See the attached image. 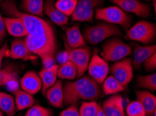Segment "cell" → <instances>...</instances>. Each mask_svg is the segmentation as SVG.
<instances>
[{
  "label": "cell",
  "instance_id": "cell-1",
  "mask_svg": "<svg viewBox=\"0 0 156 116\" xmlns=\"http://www.w3.org/2000/svg\"><path fill=\"white\" fill-rule=\"evenodd\" d=\"M2 8L6 14L13 18H18L22 21L28 35L47 41L56 42L53 27L43 19L20 11L11 1L2 3Z\"/></svg>",
  "mask_w": 156,
  "mask_h": 116
},
{
  "label": "cell",
  "instance_id": "cell-2",
  "mask_svg": "<svg viewBox=\"0 0 156 116\" xmlns=\"http://www.w3.org/2000/svg\"><path fill=\"white\" fill-rule=\"evenodd\" d=\"M64 103L74 104L81 100L94 101L100 98L101 90L99 84L90 77L86 76L75 81L65 84L63 88Z\"/></svg>",
  "mask_w": 156,
  "mask_h": 116
},
{
  "label": "cell",
  "instance_id": "cell-3",
  "mask_svg": "<svg viewBox=\"0 0 156 116\" xmlns=\"http://www.w3.org/2000/svg\"><path fill=\"white\" fill-rule=\"evenodd\" d=\"M122 32L116 25L108 22H101L84 29L83 39L85 42L96 45L112 36H121Z\"/></svg>",
  "mask_w": 156,
  "mask_h": 116
},
{
  "label": "cell",
  "instance_id": "cell-4",
  "mask_svg": "<svg viewBox=\"0 0 156 116\" xmlns=\"http://www.w3.org/2000/svg\"><path fill=\"white\" fill-rule=\"evenodd\" d=\"M95 18L113 25H119L127 30L131 25V16L119 6H109L96 9Z\"/></svg>",
  "mask_w": 156,
  "mask_h": 116
},
{
  "label": "cell",
  "instance_id": "cell-5",
  "mask_svg": "<svg viewBox=\"0 0 156 116\" xmlns=\"http://www.w3.org/2000/svg\"><path fill=\"white\" fill-rule=\"evenodd\" d=\"M132 47L116 38L108 41L104 44L101 57L106 61H119L130 55Z\"/></svg>",
  "mask_w": 156,
  "mask_h": 116
},
{
  "label": "cell",
  "instance_id": "cell-6",
  "mask_svg": "<svg viewBox=\"0 0 156 116\" xmlns=\"http://www.w3.org/2000/svg\"><path fill=\"white\" fill-rule=\"evenodd\" d=\"M156 35V27L154 24L142 20L135 24L127 30V39L138 41L144 45H148L154 41Z\"/></svg>",
  "mask_w": 156,
  "mask_h": 116
},
{
  "label": "cell",
  "instance_id": "cell-7",
  "mask_svg": "<svg viewBox=\"0 0 156 116\" xmlns=\"http://www.w3.org/2000/svg\"><path fill=\"white\" fill-rule=\"evenodd\" d=\"M104 4V0H78L72 20L78 22H93L95 8Z\"/></svg>",
  "mask_w": 156,
  "mask_h": 116
},
{
  "label": "cell",
  "instance_id": "cell-8",
  "mask_svg": "<svg viewBox=\"0 0 156 116\" xmlns=\"http://www.w3.org/2000/svg\"><path fill=\"white\" fill-rule=\"evenodd\" d=\"M66 50L69 54V61H72L77 68V77H82L88 67L92 54L91 49L87 46L72 49L67 45Z\"/></svg>",
  "mask_w": 156,
  "mask_h": 116
},
{
  "label": "cell",
  "instance_id": "cell-9",
  "mask_svg": "<svg viewBox=\"0 0 156 116\" xmlns=\"http://www.w3.org/2000/svg\"><path fill=\"white\" fill-rule=\"evenodd\" d=\"M28 49L34 55L44 58L46 56H54L56 51V42H50L27 35L25 38Z\"/></svg>",
  "mask_w": 156,
  "mask_h": 116
},
{
  "label": "cell",
  "instance_id": "cell-10",
  "mask_svg": "<svg viewBox=\"0 0 156 116\" xmlns=\"http://www.w3.org/2000/svg\"><path fill=\"white\" fill-rule=\"evenodd\" d=\"M110 70L113 77L125 88L133 78L132 59L126 58L119 61L113 64Z\"/></svg>",
  "mask_w": 156,
  "mask_h": 116
},
{
  "label": "cell",
  "instance_id": "cell-11",
  "mask_svg": "<svg viewBox=\"0 0 156 116\" xmlns=\"http://www.w3.org/2000/svg\"><path fill=\"white\" fill-rule=\"evenodd\" d=\"M88 73L92 79L96 81L99 84H101L107 77L109 68L107 61L102 58L94 51L93 56L89 61Z\"/></svg>",
  "mask_w": 156,
  "mask_h": 116
},
{
  "label": "cell",
  "instance_id": "cell-12",
  "mask_svg": "<svg viewBox=\"0 0 156 116\" xmlns=\"http://www.w3.org/2000/svg\"><path fill=\"white\" fill-rule=\"evenodd\" d=\"M125 12L135 14L141 18H148L151 14L150 7L138 0H111Z\"/></svg>",
  "mask_w": 156,
  "mask_h": 116
},
{
  "label": "cell",
  "instance_id": "cell-13",
  "mask_svg": "<svg viewBox=\"0 0 156 116\" xmlns=\"http://www.w3.org/2000/svg\"><path fill=\"white\" fill-rule=\"evenodd\" d=\"M9 56L13 59L21 60H34L37 56L33 54L28 49L25 40L21 38L14 39L11 41V48L9 49Z\"/></svg>",
  "mask_w": 156,
  "mask_h": 116
},
{
  "label": "cell",
  "instance_id": "cell-14",
  "mask_svg": "<svg viewBox=\"0 0 156 116\" xmlns=\"http://www.w3.org/2000/svg\"><path fill=\"white\" fill-rule=\"evenodd\" d=\"M101 108L106 116H125L123 99L120 94H113L104 101Z\"/></svg>",
  "mask_w": 156,
  "mask_h": 116
},
{
  "label": "cell",
  "instance_id": "cell-15",
  "mask_svg": "<svg viewBox=\"0 0 156 116\" xmlns=\"http://www.w3.org/2000/svg\"><path fill=\"white\" fill-rule=\"evenodd\" d=\"M20 88L23 91L31 94H37L42 88L41 78L34 71H29L21 79Z\"/></svg>",
  "mask_w": 156,
  "mask_h": 116
},
{
  "label": "cell",
  "instance_id": "cell-16",
  "mask_svg": "<svg viewBox=\"0 0 156 116\" xmlns=\"http://www.w3.org/2000/svg\"><path fill=\"white\" fill-rule=\"evenodd\" d=\"M55 4V0H46L44 2V13L48 16L52 22L63 27L68 23V17L61 13Z\"/></svg>",
  "mask_w": 156,
  "mask_h": 116
},
{
  "label": "cell",
  "instance_id": "cell-17",
  "mask_svg": "<svg viewBox=\"0 0 156 116\" xmlns=\"http://www.w3.org/2000/svg\"><path fill=\"white\" fill-rule=\"evenodd\" d=\"M134 58L132 60V68L139 70L141 65L146 58L149 57L153 54L156 53L155 45L150 46H141L134 44Z\"/></svg>",
  "mask_w": 156,
  "mask_h": 116
},
{
  "label": "cell",
  "instance_id": "cell-18",
  "mask_svg": "<svg viewBox=\"0 0 156 116\" xmlns=\"http://www.w3.org/2000/svg\"><path fill=\"white\" fill-rule=\"evenodd\" d=\"M45 95L48 102L55 108H61L64 104V93L62 81H56L53 86L46 90Z\"/></svg>",
  "mask_w": 156,
  "mask_h": 116
},
{
  "label": "cell",
  "instance_id": "cell-19",
  "mask_svg": "<svg viewBox=\"0 0 156 116\" xmlns=\"http://www.w3.org/2000/svg\"><path fill=\"white\" fill-rule=\"evenodd\" d=\"M6 30L12 36L26 37L28 35L22 21L18 18H3Z\"/></svg>",
  "mask_w": 156,
  "mask_h": 116
},
{
  "label": "cell",
  "instance_id": "cell-20",
  "mask_svg": "<svg viewBox=\"0 0 156 116\" xmlns=\"http://www.w3.org/2000/svg\"><path fill=\"white\" fill-rule=\"evenodd\" d=\"M136 100L145 110L146 116H152L154 111H156V98L152 93L146 91L136 92Z\"/></svg>",
  "mask_w": 156,
  "mask_h": 116
},
{
  "label": "cell",
  "instance_id": "cell-21",
  "mask_svg": "<svg viewBox=\"0 0 156 116\" xmlns=\"http://www.w3.org/2000/svg\"><path fill=\"white\" fill-rule=\"evenodd\" d=\"M59 65H54L49 68H44L39 72V76L42 81V93L45 94L46 90L51 87L57 81Z\"/></svg>",
  "mask_w": 156,
  "mask_h": 116
},
{
  "label": "cell",
  "instance_id": "cell-22",
  "mask_svg": "<svg viewBox=\"0 0 156 116\" xmlns=\"http://www.w3.org/2000/svg\"><path fill=\"white\" fill-rule=\"evenodd\" d=\"M67 44L70 48L76 49L86 46L83 35L80 31L79 25H74L66 30Z\"/></svg>",
  "mask_w": 156,
  "mask_h": 116
},
{
  "label": "cell",
  "instance_id": "cell-23",
  "mask_svg": "<svg viewBox=\"0 0 156 116\" xmlns=\"http://www.w3.org/2000/svg\"><path fill=\"white\" fill-rule=\"evenodd\" d=\"M13 92L15 95L14 99H15L16 110H24L25 108H30L34 104L35 100L32 94L19 88L16 89Z\"/></svg>",
  "mask_w": 156,
  "mask_h": 116
},
{
  "label": "cell",
  "instance_id": "cell-24",
  "mask_svg": "<svg viewBox=\"0 0 156 116\" xmlns=\"http://www.w3.org/2000/svg\"><path fill=\"white\" fill-rule=\"evenodd\" d=\"M20 6L30 15L39 17L44 14V0H22Z\"/></svg>",
  "mask_w": 156,
  "mask_h": 116
},
{
  "label": "cell",
  "instance_id": "cell-25",
  "mask_svg": "<svg viewBox=\"0 0 156 116\" xmlns=\"http://www.w3.org/2000/svg\"><path fill=\"white\" fill-rule=\"evenodd\" d=\"M0 110L9 116L15 114L16 106L15 99L12 95L0 92Z\"/></svg>",
  "mask_w": 156,
  "mask_h": 116
},
{
  "label": "cell",
  "instance_id": "cell-26",
  "mask_svg": "<svg viewBox=\"0 0 156 116\" xmlns=\"http://www.w3.org/2000/svg\"><path fill=\"white\" fill-rule=\"evenodd\" d=\"M77 68L72 61H68L67 62L61 64L58 70V77L60 79L74 80L77 77Z\"/></svg>",
  "mask_w": 156,
  "mask_h": 116
},
{
  "label": "cell",
  "instance_id": "cell-27",
  "mask_svg": "<svg viewBox=\"0 0 156 116\" xmlns=\"http://www.w3.org/2000/svg\"><path fill=\"white\" fill-rule=\"evenodd\" d=\"M103 84V91L106 94H115L124 91L125 88L115 79L113 76L106 77Z\"/></svg>",
  "mask_w": 156,
  "mask_h": 116
},
{
  "label": "cell",
  "instance_id": "cell-28",
  "mask_svg": "<svg viewBox=\"0 0 156 116\" xmlns=\"http://www.w3.org/2000/svg\"><path fill=\"white\" fill-rule=\"evenodd\" d=\"M78 0H58L55 2V7L64 15L69 17L75 11Z\"/></svg>",
  "mask_w": 156,
  "mask_h": 116
},
{
  "label": "cell",
  "instance_id": "cell-29",
  "mask_svg": "<svg viewBox=\"0 0 156 116\" xmlns=\"http://www.w3.org/2000/svg\"><path fill=\"white\" fill-rule=\"evenodd\" d=\"M137 81V86L141 88L148 89L154 92L156 90V74L139 76L136 79Z\"/></svg>",
  "mask_w": 156,
  "mask_h": 116
},
{
  "label": "cell",
  "instance_id": "cell-30",
  "mask_svg": "<svg viewBox=\"0 0 156 116\" xmlns=\"http://www.w3.org/2000/svg\"><path fill=\"white\" fill-rule=\"evenodd\" d=\"M18 77V73L13 68L7 67L0 70V86L7 85L11 81H16Z\"/></svg>",
  "mask_w": 156,
  "mask_h": 116
},
{
  "label": "cell",
  "instance_id": "cell-31",
  "mask_svg": "<svg viewBox=\"0 0 156 116\" xmlns=\"http://www.w3.org/2000/svg\"><path fill=\"white\" fill-rule=\"evenodd\" d=\"M127 116H146V112L139 101H133L129 103L126 108Z\"/></svg>",
  "mask_w": 156,
  "mask_h": 116
},
{
  "label": "cell",
  "instance_id": "cell-32",
  "mask_svg": "<svg viewBox=\"0 0 156 116\" xmlns=\"http://www.w3.org/2000/svg\"><path fill=\"white\" fill-rule=\"evenodd\" d=\"M98 104L95 101H85L79 110V116H95Z\"/></svg>",
  "mask_w": 156,
  "mask_h": 116
},
{
  "label": "cell",
  "instance_id": "cell-33",
  "mask_svg": "<svg viewBox=\"0 0 156 116\" xmlns=\"http://www.w3.org/2000/svg\"><path fill=\"white\" fill-rule=\"evenodd\" d=\"M52 111L48 108L39 105H33L27 111L25 116H51Z\"/></svg>",
  "mask_w": 156,
  "mask_h": 116
},
{
  "label": "cell",
  "instance_id": "cell-34",
  "mask_svg": "<svg viewBox=\"0 0 156 116\" xmlns=\"http://www.w3.org/2000/svg\"><path fill=\"white\" fill-rule=\"evenodd\" d=\"M142 65L145 70L148 72L155 71L156 69V53L146 58L143 62Z\"/></svg>",
  "mask_w": 156,
  "mask_h": 116
},
{
  "label": "cell",
  "instance_id": "cell-35",
  "mask_svg": "<svg viewBox=\"0 0 156 116\" xmlns=\"http://www.w3.org/2000/svg\"><path fill=\"white\" fill-rule=\"evenodd\" d=\"M60 116H79V111L76 106H71L60 113Z\"/></svg>",
  "mask_w": 156,
  "mask_h": 116
},
{
  "label": "cell",
  "instance_id": "cell-36",
  "mask_svg": "<svg viewBox=\"0 0 156 116\" xmlns=\"http://www.w3.org/2000/svg\"><path fill=\"white\" fill-rule=\"evenodd\" d=\"M41 61L44 68H49L55 65V58L54 56H46L41 58Z\"/></svg>",
  "mask_w": 156,
  "mask_h": 116
},
{
  "label": "cell",
  "instance_id": "cell-37",
  "mask_svg": "<svg viewBox=\"0 0 156 116\" xmlns=\"http://www.w3.org/2000/svg\"><path fill=\"white\" fill-rule=\"evenodd\" d=\"M9 53V49L8 47V45L6 43H4L3 45L0 48V69L2 68V61H3L4 58L6 57Z\"/></svg>",
  "mask_w": 156,
  "mask_h": 116
},
{
  "label": "cell",
  "instance_id": "cell-38",
  "mask_svg": "<svg viewBox=\"0 0 156 116\" xmlns=\"http://www.w3.org/2000/svg\"><path fill=\"white\" fill-rule=\"evenodd\" d=\"M56 61L60 64H62L69 61V54H68V51L67 50L60 51L58 54V56H57Z\"/></svg>",
  "mask_w": 156,
  "mask_h": 116
},
{
  "label": "cell",
  "instance_id": "cell-39",
  "mask_svg": "<svg viewBox=\"0 0 156 116\" xmlns=\"http://www.w3.org/2000/svg\"><path fill=\"white\" fill-rule=\"evenodd\" d=\"M6 32V30L5 25H4V19L2 18L1 13H0V45H1V44L4 41V38H5Z\"/></svg>",
  "mask_w": 156,
  "mask_h": 116
},
{
  "label": "cell",
  "instance_id": "cell-40",
  "mask_svg": "<svg viewBox=\"0 0 156 116\" xmlns=\"http://www.w3.org/2000/svg\"><path fill=\"white\" fill-rule=\"evenodd\" d=\"M95 116H106L105 113L104 112L101 106L99 104H98V110H97Z\"/></svg>",
  "mask_w": 156,
  "mask_h": 116
},
{
  "label": "cell",
  "instance_id": "cell-41",
  "mask_svg": "<svg viewBox=\"0 0 156 116\" xmlns=\"http://www.w3.org/2000/svg\"><path fill=\"white\" fill-rule=\"evenodd\" d=\"M153 6H154L155 11L156 10V5H155V0H153Z\"/></svg>",
  "mask_w": 156,
  "mask_h": 116
},
{
  "label": "cell",
  "instance_id": "cell-42",
  "mask_svg": "<svg viewBox=\"0 0 156 116\" xmlns=\"http://www.w3.org/2000/svg\"><path fill=\"white\" fill-rule=\"evenodd\" d=\"M0 116H3V112L0 110Z\"/></svg>",
  "mask_w": 156,
  "mask_h": 116
},
{
  "label": "cell",
  "instance_id": "cell-43",
  "mask_svg": "<svg viewBox=\"0 0 156 116\" xmlns=\"http://www.w3.org/2000/svg\"><path fill=\"white\" fill-rule=\"evenodd\" d=\"M153 116H156V111H154V113H153V115H152Z\"/></svg>",
  "mask_w": 156,
  "mask_h": 116
},
{
  "label": "cell",
  "instance_id": "cell-44",
  "mask_svg": "<svg viewBox=\"0 0 156 116\" xmlns=\"http://www.w3.org/2000/svg\"></svg>",
  "mask_w": 156,
  "mask_h": 116
}]
</instances>
